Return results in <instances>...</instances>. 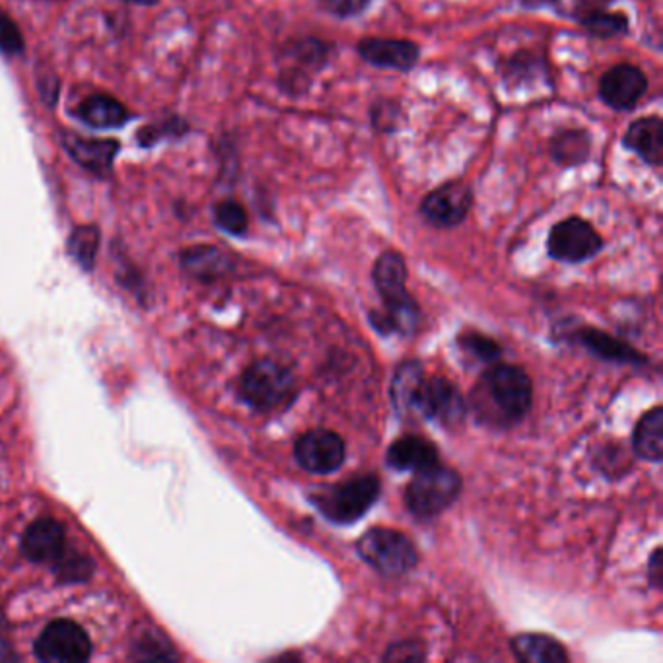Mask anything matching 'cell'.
I'll return each instance as SVG.
<instances>
[{"instance_id":"obj_8","label":"cell","mask_w":663,"mask_h":663,"mask_svg":"<svg viewBox=\"0 0 663 663\" xmlns=\"http://www.w3.org/2000/svg\"><path fill=\"white\" fill-rule=\"evenodd\" d=\"M547 248L552 260L582 263L598 255L603 248V240L590 222L572 217L558 222L557 227L550 230Z\"/></svg>"},{"instance_id":"obj_12","label":"cell","mask_w":663,"mask_h":663,"mask_svg":"<svg viewBox=\"0 0 663 663\" xmlns=\"http://www.w3.org/2000/svg\"><path fill=\"white\" fill-rule=\"evenodd\" d=\"M61 145L74 162L99 178H107L112 173L115 156L119 152V143L114 138L82 137L73 130L61 133Z\"/></svg>"},{"instance_id":"obj_4","label":"cell","mask_w":663,"mask_h":663,"mask_svg":"<svg viewBox=\"0 0 663 663\" xmlns=\"http://www.w3.org/2000/svg\"><path fill=\"white\" fill-rule=\"evenodd\" d=\"M296 381L288 368L275 360H257L243 372L240 396L253 411L273 413L291 403Z\"/></svg>"},{"instance_id":"obj_2","label":"cell","mask_w":663,"mask_h":663,"mask_svg":"<svg viewBox=\"0 0 663 663\" xmlns=\"http://www.w3.org/2000/svg\"><path fill=\"white\" fill-rule=\"evenodd\" d=\"M373 284L386 302V312H372V324L380 333H403L411 335L419 324V306L407 292V265L396 251H386L376 261L372 273Z\"/></svg>"},{"instance_id":"obj_17","label":"cell","mask_w":663,"mask_h":663,"mask_svg":"<svg viewBox=\"0 0 663 663\" xmlns=\"http://www.w3.org/2000/svg\"><path fill=\"white\" fill-rule=\"evenodd\" d=\"M438 450L421 436H404L388 450V465L397 471H421L436 465Z\"/></svg>"},{"instance_id":"obj_10","label":"cell","mask_w":663,"mask_h":663,"mask_svg":"<svg viewBox=\"0 0 663 663\" xmlns=\"http://www.w3.org/2000/svg\"><path fill=\"white\" fill-rule=\"evenodd\" d=\"M345 455H347V448L343 438L332 430L306 432L294 445V457L299 467L316 475H329L340 470Z\"/></svg>"},{"instance_id":"obj_21","label":"cell","mask_w":663,"mask_h":663,"mask_svg":"<svg viewBox=\"0 0 663 663\" xmlns=\"http://www.w3.org/2000/svg\"><path fill=\"white\" fill-rule=\"evenodd\" d=\"M632 450L646 460V462L660 463L663 457V411L662 407H655L648 411L634 430L632 436Z\"/></svg>"},{"instance_id":"obj_25","label":"cell","mask_w":663,"mask_h":663,"mask_svg":"<svg viewBox=\"0 0 663 663\" xmlns=\"http://www.w3.org/2000/svg\"><path fill=\"white\" fill-rule=\"evenodd\" d=\"M424 380V370L417 360H409L397 368L393 386H391V397L399 413H409L411 403H413L414 391Z\"/></svg>"},{"instance_id":"obj_32","label":"cell","mask_w":663,"mask_h":663,"mask_svg":"<svg viewBox=\"0 0 663 663\" xmlns=\"http://www.w3.org/2000/svg\"><path fill=\"white\" fill-rule=\"evenodd\" d=\"M0 51L4 55H20L24 51L22 32L7 12H0Z\"/></svg>"},{"instance_id":"obj_6","label":"cell","mask_w":663,"mask_h":663,"mask_svg":"<svg viewBox=\"0 0 663 663\" xmlns=\"http://www.w3.org/2000/svg\"><path fill=\"white\" fill-rule=\"evenodd\" d=\"M356 550L366 565L386 576L407 575L419 562L411 539L388 527H373L366 532L356 543Z\"/></svg>"},{"instance_id":"obj_37","label":"cell","mask_w":663,"mask_h":663,"mask_svg":"<svg viewBox=\"0 0 663 663\" xmlns=\"http://www.w3.org/2000/svg\"><path fill=\"white\" fill-rule=\"evenodd\" d=\"M127 2H130V4H146V7H152L158 0H127Z\"/></svg>"},{"instance_id":"obj_13","label":"cell","mask_w":663,"mask_h":663,"mask_svg":"<svg viewBox=\"0 0 663 663\" xmlns=\"http://www.w3.org/2000/svg\"><path fill=\"white\" fill-rule=\"evenodd\" d=\"M646 88V76L639 66L617 65L601 76L599 96L611 109L629 112L636 107Z\"/></svg>"},{"instance_id":"obj_9","label":"cell","mask_w":663,"mask_h":663,"mask_svg":"<svg viewBox=\"0 0 663 663\" xmlns=\"http://www.w3.org/2000/svg\"><path fill=\"white\" fill-rule=\"evenodd\" d=\"M411 411H417L444 427H455L465 417V403L462 393L452 381L432 378L422 380L419 389L414 391Z\"/></svg>"},{"instance_id":"obj_31","label":"cell","mask_w":663,"mask_h":663,"mask_svg":"<svg viewBox=\"0 0 663 663\" xmlns=\"http://www.w3.org/2000/svg\"><path fill=\"white\" fill-rule=\"evenodd\" d=\"M460 345L467 355L475 356L477 360L483 362H493L498 356H501V347L498 343L493 339H488L485 335H478V333H471V335H462L460 337Z\"/></svg>"},{"instance_id":"obj_18","label":"cell","mask_w":663,"mask_h":663,"mask_svg":"<svg viewBox=\"0 0 663 663\" xmlns=\"http://www.w3.org/2000/svg\"><path fill=\"white\" fill-rule=\"evenodd\" d=\"M78 117L90 127L97 129H109V127H122L129 122L130 114L119 99L106 96V94H94L88 96L78 106Z\"/></svg>"},{"instance_id":"obj_5","label":"cell","mask_w":663,"mask_h":663,"mask_svg":"<svg viewBox=\"0 0 663 663\" xmlns=\"http://www.w3.org/2000/svg\"><path fill=\"white\" fill-rule=\"evenodd\" d=\"M462 485L460 473L440 463L417 471L404 493L407 508L417 518H434L460 498Z\"/></svg>"},{"instance_id":"obj_3","label":"cell","mask_w":663,"mask_h":663,"mask_svg":"<svg viewBox=\"0 0 663 663\" xmlns=\"http://www.w3.org/2000/svg\"><path fill=\"white\" fill-rule=\"evenodd\" d=\"M380 493L381 485L376 475H360L309 494V502L333 524L347 526L362 518L378 502Z\"/></svg>"},{"instance_id":"obj_29","label":"cell","mask_w":663,"mask_h":663,"mask_svg":"<svg viewBox=\"0 0 663 663\" xmlns=\"http://www.w3.org/2000/svg\"><path fill=\"white\" fill-rule=\"evenodd\" d=\"M189 130L183 119L179 117H170V119H164V122L155 123V125H148L145 129L138 133V145L140 146H152L162 140V138H179L186 135Z\"/></svg>"},{"instance_id":"obj_7","label":"cell","mask_w":663,"mask_h":663,"mask_svg":"<svg viewBox=\"0 0 663 663\" xmlns=\"http://www.w3.org/2000/svg\"><path fill=\"white\" fill-rule=\"evenodd\" d=\"M35 654L41 662L82 663L92 655V642L81 624L59 619L49 623L35 640Z\"/></svg>"},{"instance_id":"obj_24","label":"cell","mask_w":663,"mask_h":663,"mask_svg":"<svg viewBox=\"0 0 663 663\" xmlns=\"http://www.w3.org/2000/svg\"><path fill=\"white\" fill-rule=\"evenodd\" d=\"M183 267L201 281H212L227 273L230 261L222 251L211 245H201L183 253Z\"/></svg>"},{"instance_id":"obj_15","label":"cell","mask_w":663,"mask_h":663,"mask_svg":"<svg viewBox=\"0 0 663 663\" xmlns=\"http://www.w3.org/2000/svg\"><path fill=\"white\" fill-rule=\"evenodd\" d=\"M66 534L65 527L57 519H35L28 527L22 537V550L25 557L33 562H57L59 557L65 552Z\"/></svg>"},{"instance_id":"obj_20","label":"cell","mask_w":663,"mask_h":663,"mask_svg":"<svg viewBox=\"0 0 663 663\" xmlns=\"http://www.w3.org/2000/svg\"><path fill=\"white\" fill-rule=\"evenodd\" d=\"M512 652L526 663L568 662L565 646L547 634H519L516 639H512Z\"/></svg>"},{"instance_id":"obj_11","label":"cell","mask_w":663,"mask_h":663,"mask_svg":"<svg viewBox=\"0 0 663 663\" xmlns=\"http://www.w3.org/2000/svg\"><path fill=\"white\" fill-rule=\"evenodd\" d=\"M473 207V191L463 181H448L424 197L421 214L432 227L453 228L467 219Z\"/></svg>"},{"instance_id":"obj_36","label":"cell","mask_w":663,"mask_h":663,"mask_svg":"<svg viewBox=\"0 0 663 663\" xmlns=\"http://www.w3.org/2000/svg\"><path fill=\"white\" fill-rule=\"evenodd\" d=\"M650 578H652V582H654L655 588H660L662 586V575H663V557L662 549H655L654 555L650 558Z\"/></svg>"},{"instance_id":"obj_34","label":"cell","mask_w":663,"mask_h":663,"mask_svg":"<svg viewBox=\"0 0 663 663\" xmlns=\"http://www.w3.org/2000/svg\"><path fill=\"white\" fill-rule=\"evenodd\" d=\"M329 14L339 18H350L365 12L370 0H319Z\"/></svg>"},{"instance_id":"obj_33","label":"cell","mask_w":663,"mask_h":663,"mask_svg":"<svg viewBox=\"0 0 663 663\" xmlns=\"http://www.w3.org/2000/svg\"><path fill=\"white\" fill-rule=\"evenodd\" d=\"M399 112H401V106H397L396 102H391V99H381L378 106L372 107V123L376 125V129H396Z\"/></svg>"},{"instance_id":"obj_19","label":"cell","mask_w":663,"mask_h":663,"mask_svg":"<svg viewBox=\"0 0 663 663\" xmlns=\"http://www.w3.org/2000/svg\"><path fill=\"white\" fill-rule=\"evenodd\" d=\"M576 20L596 38H617L629 32V18L623 12H609L603 4L582 2L576 9Z\"/></svg>"},{"instance_id":"obj_27","label":"cell","mask_w":663,"mask_h":663,"mask_svg":"<svg viewBox=\"0 0 663 663\" xmlns=\"http://www.w3.org/2000/svg\"><path fill=\"white\" fill-rule=\"evenodd\" d=\"M327 53H329V48L325 45L324 41L314 40V38L299 40L298 43H294L291 48V55L296 59L299 69L298 71H291L292 78L298 74L302 81L304 78L308 81V74H304V69H306V73H308V69L317 71L319 66H324Z\"/></svg>"},{"instance_id":"obj_28","label":"cell","mask_w":663,"mask_h":663,"mask_svg":"<svg viewBox=\"0 0 663 663\" xmlns=\"http://www.w3.org/2000/svg\"><path fill=\"white\" fill-rule=\"evenodd\" d=\"M214 220H217L219 228H222L224 232L232 235H243L248 232V227H250L248 212H245L240 202L235 201H222L220 204H217Z\"/></svg>"},{"instance_id":"obj_30","label":"cell","mask_w":663,"mask_h":663,"mask_svg":"<svg viewBox=\"0 0 663 663\" xmlns=\"http://www.w3.org/2000/svg\"><path fill=\"white\" fill-rule=\"evenodd\" d=\"M55 567H57L59 576L65 582H82V580H86L92 575V562H90L88 558L74 552V550L73 552H69L65 549V552L55 562Z\"/></svg>"},{"instance_id":"obj_14","label":"cell","mask_w":663,"mask_h":663,"mask_svg":"<svg viewBox=\"0 0 663 663\" xmlns=\"http://www.w3.org/2000/svg\"><path fill=\"white\" fill-rule=\"evenodd\" d=\"M358 55L380 69L411 71L421 59V48L413 41L366 38L358 43Z\"/></svg>"},{"instance_id":"obj_35","label":"cell","mask_w":663,"mask_h":663,"mask_svg":"<svg viewBox=\"0 0 663 663\" xmlns=\"http://www.w3.org/2000/svg\"><path fill=\"white\" fill-rule=\"evenodd\" d=\"M383 660H388V662H419V660H424V650H422L421 644H417L413 640L399 642V644L389 648Z\"/></svg>"},{"instance_id":"obj_23","label":"cell","mask_w":663,"mask_h":663,"mask_svg":"<svg viewBox=\"0 0 663 663\" xmlns=\"http://www.w3.org/2000/svg\"><path fill=\"white\" fill-rule=\"evenodd\" d=\"M590 133L583 129L562 130L550 140V155L562 166H580L590 158Z\"/></svg>"},{"instance_id":"obj_22","label":"cell","mask_w":663,"mask_h":663,"mask_svg":"<svg viewBox=\"0 0 663 663\" xmlns=\"http://www.w3.org/2000/svg\"><path fill=\"white\" fill-rule=\"evenodd\" d=\"M583 347L590 348L593 355L611 362H623V365H644L646 358L640 356L634 348L629 347L623 340L613 339L607 333L598 329H582L576 335Z\"/></svg>"},{"instance_id":"obj_26","label":"cell","mask_w":663,"mask_h":663,"mask_svg":"<svg viewBox=\"0 0 663 663\" xmlns=\"http://www.w3.org/2000/svg\"><path fill=\"white\" fill-rule=\"evenodd\" d=\"M97 248H99V230L96 227H81L69 238V253L81 267H94Z\"/></svg>"},{"instance_id":"obj_16","label":"cell","mask_w":663,"mask_h":663,"mask_svg":"<svg viewBox=\"0 0 663 663\" xmlns=\"http://www.w3.org/2000/svg\"><path fill=\"white\" fill-rule=\"evenodd\" d=\"M623 145L636 152L644 162L660 166L663 156V123L660 117H642L632 123Z\"/></svg>"},{"instance_id":"obj_1","label":"cell","mask_w":663,"mask_h":663,"mask_svg":"<svg viewBox=\"0 0 663 663\" xmlns=\"http://www.w3.org/2000/svg\"><path fill=\"white\" fill-rule=\"evenodd\" d=\"M475 409L486 424L514 427L526 419L534 403V386L524 368L494 366L475 389Z\"/></svg>"}]
</instances>
